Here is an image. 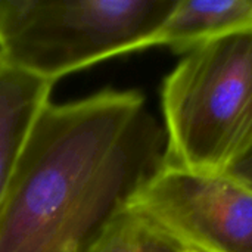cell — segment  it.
I'll return each instance as SVG.
<instances>
[{
	"label": "cell",
	"instance_id": "obj_10",
	"mask_svg": "<svg viewBox=\"0 0 252 252\" xmlns=\"http://www.w3.org/2000/svg\"><path fill=\"white\" fill-rule=\"evenodd\" d=\"M182 252H198V251H192V250H183Z\"/></svg>",
	"mask_w": 252,
	"mask_h": 252
},
{
	"label": "cell",
	"instance_id": "obj_2",
	"mask_svg": "<svg viewBox=\"0 0 252 252\" xmlns=\"http://www.w3.org/2000/svg\"><path fill=\"white\" fill-rule=\"evenodd\" d=\"M162 164L226 174L252 148V30L186 53L161 89Z\"/></svg>",
	"mask_w": 252,
	"mask_h": 252
},
{
	"label": "cell",
	"instance_id": "obj_6",
	"mask_svg": "<svg viewBox=\"0 0 252 252\" xmlns=\"http://www.w3.org/2000/svg\"><path fill=\"white\" fill-rule=\"evenodd\" d=\"M252 0H176L151 47L186 55L223 37L251 31Z\"/></svg>",
	"mask_w": 252,
	"mask_h": 252
},
{
	"label": "cell",
	"instance_id": "obj_8",
	"mask_svg": "<svg viewBox=\"0 0 252 252\" xmlns=\"http://www.w3.org/2000/svg\"><path fill=\"white\" fill-rule=\"evenodd\" d=\"M226 174L252 190V148Z\"/></svg>",
	"mask_w": 252,
	"mask_h": 252
},
{
	"label": "cell",
	"instance_id": "obj_5",
	"mask_svg": "<svg viewBox=\"0 0 252 252\" xmlns=\"http://www.w3.org/2000/svg\"><path fill=\"white\" fill-rule=\"evenodd\" d=\"M53 86L0 56V207L31 130L50 102Z\"/></svg>",
	"mask_w": 252,
	"mask_h": 252
},
{
	"label": "cell",
	"instance_id": "obj_4",
	"mask_svg": "<svg viewBox=\"0 0 252 252\" xmlns=\"http://www.w3.org/2000/svg\"><path fill=\"white\" fill-rule=\"evenodd\" d=\"M127 205L183 250L252 252V190L229 174L196 173L161 162Z\"/></svg>",
	"mask_w": 252,
	"mask_h": 252
},
{
	"label": "cell",
	"instance_id": "obj_3",
	"mask_svg": "<svg viewBox=\"0 0 252 252\" xmlns=\"http://www.w3.org/2000/svg\"><path fill=\"white\" fill-rule=\"evenodd\" d=\"M176 0H7L0 56L40 78L145 50Z\"/></svg>",
	"mask_w": 252,
	"mask_h": 252
},
{
	"label": "cell",
	"instance_id": "obj_9",
	"mask_svg": "<svg viewBox=\"0 0 252 252\" xmlns=\"http://www.w3.org/2000/svg\"><path fill=\"white\" fill-rule=\"evenodd\" d=\"M6 10H7V0H0V38H1L4 18H6Z\"/></svg>",
	"mask_w": 252,
	"mask_h": 252
},
{
	"label": "cell",
	"instance_id": "obj_1",
	"mask_svg": "<svg viewBox=\"0 0 252 252\" xmlns=\"http://www.w3.org/2000/svg\"><path fill=\"white\" fill-rule=\"evenodd\" d=\"M139 90L44 106L0 207V252H89L162 162Z\"/></svg>",
	"mask_w": 252,
	"mask_h": 252
},
{
	"label": "cell",
	"instance_id": "obj_7",
	"mask_svg": "<svg viewBox=\"0 0 252 252\" xmlns=\"http://www.w3.org/2000/svg\"><path fill=\"white\" fill-rule=\"evenodd\" d=\"M183 248L146 216L126 205L89 252H182Z\"/></svg>",
	"mask_w": 252,
	"mask_h": 252
}]
</instances>
